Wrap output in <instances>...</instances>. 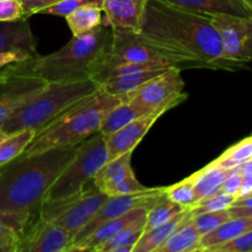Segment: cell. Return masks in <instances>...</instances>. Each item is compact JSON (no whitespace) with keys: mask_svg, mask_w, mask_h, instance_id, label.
<instances>
[{"mask_svg":"<svg viewBox=\"0 0 252 252\" xmlns=\"http://www.w3.org/2000/svg\"><path fill=\"white\" fill-rule=\"evenodd\" d=\"M132 154L128 152L107 161L93 179V185L110 197L138 193L149 189L140 184L132 169Z\"/></svg>","mask_w":252,"mask_h":252,"instance_id":"obj_12","label":"cell"},{"mask_svg":"<svg viewBox=\"0 0 252 252\" xmlns=\"http://www.w3.org/2000/svg\"><path fill=\"white\" fill-rule=\"evenodd\" d=\"M234 170L235 169H224L212 161L206 167L191 175L194 189V204L219 192L223 182L231 172H234Z\"/></svg>","mask_w":252,"mask_h":252,"instance_id":"obj_20","label":"cell"},{"mask_svg":"<svg viewBox=\"0 0 252 252\" xmlns=\"http://www.w3.org/2000/svg\"><path fill=\"white\" fill-rule=\"evenodd\" d=\"M46 85L44 79L20 73L11 64L0 69V128L21 103L36 95Z\"/></svg>","mask_w":252,"mask_h":252,"instance_id":"obj_11","label":"cell"},{"mask_svg":"<svg viewBox=\"0 0 252 252\" xmlns=\"http://www.w3.org/2000/svg\"><path fill=\"white\" fill-rule=\"evenodd\" d=\"M231 217L229 211H220V212H208V213H201L196 214L192 217V221H193L194 226L201 234V236L206 235V234L211 233L214 229L218 228L220 224L224 221L229 220Z\"/></svg>","mask_w":252,"mask_h":252,"instance_id":"obj_33","label":"cell"},{"mask_svg":"<svg viewBox=\"0 0 252 252\" xmlns=\"http://www.w3.org/2000/svg\"><path fill=\"white\" fill-rule=\"evenodd\" d=\"M21 234L2 217H0V248L5 252H19Z\"/></svg>","mask_w":252,"mask_h":252,"instance_id":"obj_35","label":"cell"},{"mask_svg":"<svg viewBox=\"0 0 252 252\" xmlns=\"http://www.w3.org/2000/svg\"><path fill=\"white\" fill-rule=\"evenodd\" d=\"M34 135H36V130L27 128V129L12 133L6 139L2 140L0 143V167L5 166L7 162L21 155L32 142Z\"/></svg>","mask_w":252,"mask_h":252,"instance_id":"obj_28","label":"cell"},{"mask_svg":"<svg viewBox=\"0 0 252 252\" xmlns=\"http://www.w3.org/2000/svg\"><path fill=\"white\" fill-rule=\"evenodd\" d=\"M24 19L21 0H0V22H10Z\"/></svg>","mask_w":252,"mask_h":252,"instance_id":"obj_37","label":"cell"},{"mask_svg":"<svg viewBox=\"0 0 252 252\" xmlns=\"http://www.w3.org/2000/svg\"><path fill=\"white\" fill-rule=\"evenodd\" d=\"M102 7L88 5L76 10L64 19L66 20V24L73 36H79L102 24Z\"/></svg>","mask_w":252,"mask_h":252,"instance_id":"obj_27","label":"cell"},{"mask_svg":"<svg viewBox=\"0 0 252 252\" xmlns=\"http://www.w3.org/2000/svg\"><path fill=\"white\" fill-rule=\"evenodd\" d=\"M209 252H252V229L229 243L211 249Z\"/></svg>","mask_w":252,"mask_h":252,"instance_id":"obj_36","label":"cell"},{"mask_svg":"<svg viewBox=\"0 0 252 252\" xmlns=\"http://www.w3.org/2000/svg\"><path fill=\"white\" fill-rule=\"evenodd\" d=\"M252 229V218L249 217H238V218H230L229 220L224 221L223 224L214 229L211 233L201 236L199 240L198 251H208L216 246L223 245L229 243L233 239L238 238L245 231Z\"/></svg>","mask_w":252,"mask_h":252,"instance_id":"obj_21","label":"cell"},{"mask_svg":"<svg viewBox=\"0 0 252 252\" xmlns=\"http://www.w3.org/2000/svg\"><path fill=\"white\" fill-rule=\"evenodd\" d=\"M182 9L191 10L206 15L229 14L238 16H251L250 11L244 0H160Z\"/></svg>","mask_w":252,"mask_h":252,"instance_id":"obj_19","label":"cell"},{"mask_svg":"<svg viewBox=\"0 0 252 252\" xmlns=\"http://www.w3.org/2000/svg\"><path fill=\"white\" fill-rule=\"evenodd\" d=\"M62 0H21L24 6V19H29L32 15L38 14L41 10L57 4Z\"/></svg>","mask_w":252,"mask_h":252,"instance_id":"obj_38","label":"cell"},{"mask_svg":"<svg viewBox=\"0 0 252 252\" xmlns=\"http://www.w3.org/2000/svg\"><path fill=\"white\" fill-rule=\"evenodd\" d=\"M148 0H103L102 25L140 32Z\"/></svg>","mask_w":252,"mask_h":252,"instance_id":"obj_16","label":"cell"},{"mask_svg":"<svg viewBox=\"0 0 252 252\" xmlns=\"http://www.w3.org/2000/svg\"><path fill=\"white\" fill-rule=\"evenodd\" d=\"M231 218H238V217H249L252 218V208H245V207H233L228 209Z\"/></svg>","mask_w":252,"mask_h":252,"instance_id":"obj_42","label":"cell"},{"mask_svg":"<svg viewBox=\"0 0 252 252\" xmlns=\"http://www.w3.org/2000/svg\"><path fill=\"white\" fill-rule=\"evenodd\" d=\"M9 135H10V134H7L6 132H4V130H2L1 128H0V143H1L2 140L6 139V138L9 137Z\"/></svg>","mask_w":252,"mask_h":252,"instance_id":"obj_45","label":"cell"},{"mask_svg":"<svg viewBox=\"0 0 252 252\" xmlns=\"http://www.w3.org/2000/svg\"><path fill=\"white\" fill-rule=\"evenodd\" d=\"M165 193L170 201L189 209L194 206V189L191 176L172 186L165 187Z\"/></svg>","mask_w":252,"mask_h":252,"instance_id":"obj_32","label":"cell"},{"mask_svg":"<svg viewBox=\"0 0 252 252\" xmlns=\"http://www.w3.org/2000/svg\"><path fill=\"white\" fill-rule=\"evenodd\" d=\"M147 113H150V112L149 111L144 110V108L137 107V106L132 105V103L122 101L120 105L113 107L112 110L106 115V117L103 118L102 123H101V127L98 132H100L101 134L105 135V137H107V135L117 132V130H120L121 128L127 126L128 123L137 120V118L142 117V116L147 115Z\"/></svg>","mask_w":252,"mask_h":252,"instance_id":"obj_26","label":"cell"},{"mask_svg":"<svg viewBox=\"0 0 252 252\" xmlns=\"http://www.w3.org/2000/svg\"><path fill=\"white\" fill-rule=\"evenodd\" d=\"M212 21L229 61L246 65L252 61V17L212 15Z\"/></svg>","mask_w":252,"mask_h":252,"instance_id":"obj_9","label":"cell"},{"mask_svg":"<svg viewBox=\"0 0 252 252\" xmlns=\"http://www.w3.org/2000/svg\"><path fill=\"white\" fill-rule=\"evenodd\" d=\"M244 2H245L246 6H248L249 9H250V11L252 12V0H244Z\"/></svg>","mask_w":252,"mask_h":252,"instance_id":"obj_46","label":"cell"},{"mask_svg":"<svg viewBox=\"0 0 252 252\" xmlns=\"http://www.w3.org/2000/svg\"><path fill=\"white\" fill-rule=\"evenodd\" d=\"M166 111H169V108L164 107L159 108L157 111H153L150 113H147V115L142 116V117L128 123L127 126L121 128L117 132L105 137L106 148H107L108 153V161L126 154V153L133 152L135 147L140 143V140L149 132L153 125Z\"/></svg>","mask_w":252,"mask_h":252,"instance_id":"obj_15","label":"cell"},{"mask_svg":"<svg viewBox=\"0 0 252 252\" xmlns=\"http://www.w3.org/2000/svg\"><path fill=\"white\" fill-rule=\"evenodd\" d=\"M112 27L98 25L91 31L73 36L59 51L12 63L20 73L32 74L47 83L94 80L107 68L112 51Z\"/></svg>","mask_w":252,"mask_h":252,"instance_id":"obj_3","label":"cell"},{"mask_svg":"<svg viewBox=\"0 0 252 252\" xmlns=\"http://www.w3.org/2000/svg\"><path fill=\"white\" fill-rule=\"evenodd\" d=\"M0 252H5V250H4V249H1V248H0Z\"/></svg>","mask_w":252,"mask_h":252,"instance_id":"obj_47","label":"cell"},{"mask_svg":"<svg viewBox=\"0 0 252 252\" xmlns=\"http://www.w3.org/2000/svg\"><path fill=\"white\" fill-rule=\"evenodd\" d=\"M102 1L103 0H62V1L57 2V4L51 5V6L41 10L38 14L66 17L68 15L76 11V10L81 9L84 6H88V5H95V6L102 7Z\"/></svg>","mask_w":252,"mask_h":252,"instance_id":"obj_34","label":"cell"},{"mask_svg":"<svg viewBox=\"0 0 252 252\" xmlns=\"http://www.w3.org/2000/svg\"><path fill=\"white\" fill-rule=\"evenodd\" d=\"M78 147L21 154L0 167V217L11 224L21 238L38 214L47 189L73 160Z\"/></svg>","mask_w":252,"mask_h":252,"instance_id":"obj_2","label":"cell"},{"mask_svg":"<svg viewBox=\"0 0 252 252\" xmlns=\"http://www.w3.org/2000/svg\"><path fill=\"white\" fill-rule=\"evenodd\" d=\"M184 88L185 81L181 76V69L170 68L128 94L122 101L149 112L162 107L172 108L187 98L186 94H184Z\"/></svg>","mask_w":252,"mask_h":252,"instance_id":"obj_7","label":"cell"},{"mask_svg":"<svg viewBox=\"0 0 252 252\" xmlns=\"http://www.w3.org/2000/svg\"><path fill=\"white\" fill-rule=\"evenodd\" d=\"M252 193V175L251 176H244L243 181H241L240 189L236 198H243V197L250 196Z\"/></svg>","mask_w":252,"mask_h":252,"instance_id":"obj_41","label":"cell"},{"mask_svg":"<svg viewBox=\"0 0 252 252\" xmlns=\"http://www.w3.org/2000/svg\"><path fill=\"white\" fill-rule=\"evenodd\" d=\"M73 235L53 221L37 218L21 238L19 252H69Z\"/></svg>","mask_w":252,"mask_h":252,"instance_id":"obj_13","label":"cell"},{"mask_svg":"<svg viewBox=\"0 0 252 252\" xmlns=\"http://www.w3.org/2000/svg\"><path fill=\"white\" fill-rule=\"evenodd\" d=\"M187 208H184L180 204L175 203V202L170 201L165 193L164 197L159 199L152 208L149 209L147 216V220H145L144 233L149 231L152 229L157 228V226L162 225V224L167 223L171 220L172 218L180 214L181 212L186 211Z\"/></svg>","mask_w":252,"mask_h":252,"instance_id":"obj_29","label":"cell"},{"mask_svg":"<svg viewBox=\"0 0 252 252\" xmlns=\"http://www.w3.org/2000/svg\"><path fill=\"white\" fill-rule=\"evenodd\" d=\"M108 198V194L96 189L91 182L90 186L86 187L85 191L70 204H68L64 211L52 221L69 231L74 239V236L97 213L98 209Z\"/></svg>","mask_w":252,"mask_h":252,"instance_id":"obj_14","label":"cell"},{"mask_svg":"<svg viewBox=\"0 0 252 252\" xmlns=\"http://www.w3.org/2000/svg\"><path fill=\"white\" fill-rule=\"evenodd\" d=\"M236 170H238V171L240 172L243 176H251L252 175V158L251 159L246 160V161L243 162L241 165H239V166L236 167Z\"/></svg>","mask_w":252,"mask_h":252,"instance_id":"obj_43","label":"cell"},{"mask_svg":"<svg viewBox=\"0 0 252 252\" xmlns=\"http://www.w3.org/2000/svg\"><path fill=\"white\" fill-rule=\"evenodd\" d=\"M147 216L123 228L112 238L98 245L94 252H132L134 245L144 233Z\"/></svg>","mask_w":252,"mask_h":252,"instance_id":"obj_24","label":"cell"},{"mask_svg":"<svg viewBox=\"0 0 252 252\" xmlns=\"http://www.w3.org/2000/svg\"><path fill=\"white\" fill-rule=\"evenodd\" d=\"M121 102L120 96L111 95L100 86L37 130L22 154L34 155L53 148L80 144L100 130L106 115Z\"/></svg>","mask_w":252,"mask_h":252,"instance_id":"obj_4","label":"cell"},{"mask_svg":"<svg viewBox=\"0 0 252 252\" xmlns=\"http://www.w3.org/2000/svg\"><path fill=\"white\" fill-rule=\"evenodd\" d=\"M107 161L105 135L97 132L79 144L75 157L47 189L42 202H71L76 199Z\"/></svg>","mask_w":252,"mask_h":252,"instance_id":"obj_6","label":"cell"},{"mask_svg":"<svg viewBox=\"0 0 252 252\" xmlns=\"http://www.w3.org/2000/svg\"><path fill=\"white\" fill-rule=\"evenodd\" d=\"M252 158V134L226 149L218 159L214 160L218 166L233 170Z\"/></svg>","mask_w":252,"mask_h":252,"instance_id":"obj_30","label":"cell"},{"mask_svg":"<svg viewBox=\"0 0 252 252\" xmlns=\"http://www.w3.org/2000/svg\"><path fill=\"white\" fill-rule=\"evenodd\" d=\"M243 175L236 170H234V172H231L228 177H226L225 181L223 182V185L220 186L219 192H223V193L231 194V196L238 197L239 189H240L241 181H243Z\"/></svg>","mask_w":252,"mask_h":252,"instance_id":"obj_39","label":"cell"},{"mask_svg":"<svg viewBox=\"0 0 252 252\" xmlns=\"http://www.w3.org/2000/svg\"><path fill=\"white\" fill-rule=\"evenodd\" d=\"M165 196V187H158V189H149L147 191L138 192L132 194H120V196H112L102 204L97 213L84 225V228L74 236L71 246L76 245L81 240L90 235L96 228L111 219L118 218L128 212L137 208H148L150 209L161 197ZM70 246V248H71Z\"/></svg>","mask_w":252,"mask_h":252,"instance_id":"obj_10","label":"cell"},{"mask_svg":"<svg viewBox=\"0 0 252 252\" xmlns=\"http://www.w3.org/2000/svg\"><path fill=\"white\" fill-rule=\"evenodd\" d=\"M235 199V196L223 193V192H217V193L212 194V196L199 201L198 203H196L193 207H191L189 211V213H191V217L196 216V214L208 213V212L226 211V209H229L233 206Z\"/></svg>","mask_w":252,"mask_h":252,"instance_id":"obj_31","label":"cell"},{"mask_svg":"<svg viewBox=\"0 0 252 252\" xmlns=\"http://www.w3.org/2000/svg\"><path fill=\"white\" fill-rule=\"evenodd\" d=\"M167 69H154V70H144L139 71V73H133V74H127V75H121V76H115V78L107 79V80L103 81L100 86H102L108 94L115 96H120L123 100L125 96H127L128 94H130L132 91L137 90L138 88L143 85L144 83H147L148 80H150L154 76L159 75V74L164 73Z\"/></svg>","mask_w":252,"mask_h":252,"instance_id":"obj_25","label":"cell"},{"mask_svg":"<svg viewBox=\"0 0 252 252\" xmlns=\"http://www.w3.org/2000/svg\"><path fill=\"white\" fill-rule=\"evenodd\" d=\"M149 212L148 208H137L133 209V211L128 212V213L123 214V216L118 217V218L111 219V220L106 221V223L101 224L98 228H96L93 233L89 236H86L84 240H81L80 243L76 244V245L71 246L69 249V252H80V251H93L97 248L98 245L103 244L105 241H107L108 239L112 238L115 234H117L118 231L122 230L123 228L128 226L129 224L134 223L138 219L145 217Z\"/></svg>","mask_w":252,"mask_h":252,"instance_id":"obj_17","label":"cell"},{"mask_svg":"<svg viewBox=\"0 0 252 252\" xmlns=\"http://www.w3.org/2000/svg\"><path fill=\"white\" fill-rule=\"evenodd\" d=\"M251 194H252V193H251ZM251 194H250V196H251Z\"/></svg>","mask_w":252,"mask_h":252,"instance_id":"obj_48","label":"cell"},{"mask_svg":"<svg viewBox=\"0 0 252 252\" xmlns=\"http://www.w3.org/2000/svg\"><path fill=\"white\" fill-rule=\"evenodd\" d=\"M192 217L187 218L157 252H193L198 251L201 234L194 226Z\"/></svg>","mask_w":252,"mask_h":252,"instance_id":"obj_23","label":"cell"},{"mask_svg":"<svg viewBox=\"0 0 252 252\" xmlns=\"http://www.w3.org/2000/svg\"><path fill=\"white\" fill-rule=\"evenodd\" d=\"M189 217H191V213L189 209H186L167 223L143 233L132 252H157L160 246L169 239V236Z\"/></svg>","mask_w":252,"mask_h":252,"instance_id":"obj_22","label":"cell"},{"mask_svg":"<svg viewBox=\"0 0 252 252\" xmlns=\"http://www.w3.org/2000/svg\"><path fill=\"white\" fill-rule=\"evenodd\" d=\"M112 33V51H111V57L107 68L115 65V64L122 63V62L159 63L170 66V68H179L181 70L182 69L189 68L181 59L176 58V57L171 56L169 53H165V52L158 49L157 47L148 43L145 39L140 37L139 32L132 31V30L128 29H122V27H113Z\"/></svg>","mask_w":252,"mask_h":252,"instance_id":"obj_8","label":"cell"},{"mask_svg":"<svg viewBox=\"0 0 252 252\" xmlns=\"http://www.w3.org/2000/svg\"><path fill=\"white\" fill-rule=\"evenodd\" d=\"M33 56L26 53V52H20V51H11V52H1L0 53V69L5 68L6 65L16 62H22L25 59H30Z\"/></svg>","mask_w":252,"mask_h":252,"instance_id":"obj_40","label":"cell"},{"mask_svg":"<svg viewBox=\"0 0 252 252\" xmlns=\"http://www.w3.org/2000/svg\"><path fill=\"white\" fill-rule=\"evenodd\" d=\"M140 37L189 68L238 70L246 68L226 58L211 15L148 0Z\"/></svg>","mask_w":252,"mask_h":252,"instance_id":"obj_1","label":"cell"},{"mask_svg":"<svg viewBox=\"0 0 252 252\" xmlns=\"http://www.w3.org/2000/svg\"><path fill=\"white\" fill-rule=\"evenodd\" d=\"M233 207H245V208H252V194L251 196L236 198L233 203Z\"/></svg>","mask_w":252,"mask_h":252,"instance_id":"obj_44","label":"cell"},{"mask_svg":"<svg viewBox=\"0 0 252 252\" xmlns=\"http://www.w3.org/2000/svg\"><path fill=\"white\" fill-rule=\"evenodd\" d=\"M98 88L100 85L94 80L47 83L42 90L27 98L12 112L1 126V129L7 134L27 128L37 132Z\"/></svg>","mask_w":252,"mask_h":252,"instance_id":"obj_5","label":"cell"},{"mask_svg":"<svg viewBox=\"0 0 252 252\" xmlns=\"http://www.w3.org/2000/svg\"><path fill=\"white\" fill-rule=\"evenodd\" d=\"M20 51L37 56L36 39L31 31L29 19L0 22V53Z\"/></svg>","mask_w":252,"mask_h":252,"instance_id":"obj_18","label":"cell"}]
</instances>
